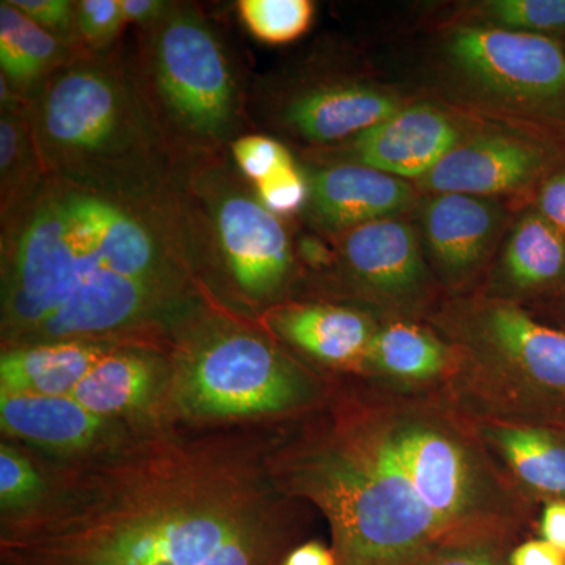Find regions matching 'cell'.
<instances>
[{"label": "cell", "instance_id": "1", "mask_svg": "<svg viewBox=\"0 0 565 565\" xmlns=\"http://www.w3.org/2000/svg\"><path fill=\"white\" fill-rule=\"evenodd\" d=\"M252 424H131L40 463L46 493L0 516V565H282L286 501Z\"/></svg>", "mask_w": 565, "mask_h": 565}, {"label": "cell", "instance_id": "2", "mask_svg": "<svg viewBox=\"0 0 565 565\" xmlns=\"http://www.w3.org/2000/svg\"><path fill=\"white\" fill-rule=\"evenodd\" d=\"M161 189L43 173L7 212L2 349L65 340L162 348L200 313L188 223Z\"/></svg>", "mask_w": 565, "mask_h": 565}, {"label": "cell", "instance_id": "3", "mask_svg": "<svg viewBox=\"0 0 565 565\" xmlns=\"http://www.w3.org/2000/svg\"><path fill=\"white\" fill-rule=\"evenodd\" d=\"M270 465L292 497L332 531L338 565H427L446 527L422 503L379 429L341 424Z\"/></svg>", "mask_w": 565, "mask_h": 565}, {"label": "cell", "instance_id": "4", "mask_svg": "<svg viewBox=\"0 0 565 565\" xmlns=\"http://www.w3.org/2000/svg\"><path fill=\"white\" fill-rule=\"evenodd\" d=\"M28 120L43 173L159 189L158 136L131 82L106 63H62L41 82Z\"/></svg>", "mask_w": 565, "mask_h": 565}, {"label": "cell", "instance_id": "5", "mask_svg": "<svg viewBox=\"0 0 565 565\" xmlns=\"http://www.w3.org/2000/svg\"><path fill=\"white\" fill-rule=\"evenodd\" d=\"M163 419L250 424L302 411L321 386L269 338L243 323L196 316L169 348Z\"/></svg>", "mask_w": 565, "mask_h": 565}, {"label": "cell", "instance_id": "6", "mask_svg": "<svg viewBox=\"0 0 565 565\" xmlns=\"http://www.w3.org/2000/svg\"><path fill=\"white\" fill-rule=\"evenodd\" d=\"M444 61L465 99L479 110L565 143L563 44L463 24L446 35Z\"/></svg>", "mask_w": 565, "mask_h": 565}, {"label": "cell", "instance_id": "7", "mask_svg": "<svg viewBox=\"0 0 565 565\" xmlns=\"http://www.w3.org/2000/svg\"><path fill=\"white\" fill-rule=\"evenodd\" d=\"M151 32L152 84L170 126L193 147L228 140L237 122V90L221 40L188 7H173Z\"/></svg>", "mask_w": 565, "mask_h": 565}, {"label": "cell", "instance_id": "8", "mask_svg": "<svg viewBox=\"0 0 565 565\" xmlns=\"http://www.w3.org/2000/svg\"><path fill=\"white\" fill-rule=\"evenodd\" d=\"M221 170L204 177L199 188L218 259L245 302H273L292 270L288 233L258 196Z\"/></svg>", "mask_w": 565, "mask_h": 565}, {"label": "cell", "instance_id": "9", "mask_svg": "<svg viewBox=\"0 0 565 565\" xmlns=\"http://www.w3.org/2000/svg\"><path fill=\"white\" fill-rule=\"evenodd\" d=\"M565 161V143L516 125L493 126L467 137L418 181L429 193L497 199L527 196Z\"/></svg>", "mask_w": 565, "mask_h": 565}, {"label": "cell", "instance_id": "10", "mask_svg": "<svg viewBox=\"0 0 565 565\" xmlns=\"http://www.w3.org/2000/svg\"><path fill=\"white\" fill-rule=\"evenodd\" d=\"M463 330L489 359L565 408V330L544 326L503 300L471 307Z\"/></svg>", "mask_w": 565, "mask_h": 565}, {"label": "cell", "instance_id": "11", "mask_svg": "<svg viewBox=\"0 0 565 565\" xmlns=\"http://www.w3.org/2000/svg\"><path fill=\"white\" fill-rule=\"evenodd\" d=\"M465 121L434 104L405 106L345 147V162L422 181L467 137Z\"/></svg>", "mask_w": 565, "mask_h": 565}, {"label": "cell", "instance_id": "12", "mask_svg": "<svg viewBox=\"0 0 565 565\" xmlns=\"http://www.w3.org/2000/svg\"><path fill=\"white\" fill-rule=\"evenodd\" d=\"M379 430L422 503L446 530L473 511L478 500L473 465L455 438L423 423Z\"/></svg>", "mask_w": 565, "mask_h": 565}, {"label": "cell", "instance_id": "13", "mask_svg": "<svg viewBox=\"0 0 565 565\" xmlns=\"http://www.w3.org/2000/svg\"><path fill=\"white\" fill-rule=\"evenodd\" d=\"M128 426L95 415L68 396L0 392L3 438L35 446L52 459L90 455Z\"/></svg>", "mask_w": 565, "mask_h": 565}, {"label": "cell", "instance_id": "14", "mask_svg": "<svg viewBox=\"0 0 565 565\" xmlns=\"http://www.w3.org/2000/svg\"><path fill=\"white\" fill-rule=\"evenodd\" d=\"M308 181L305 210L326 232L348 233L366 223L399 217L415 200L408 181L360 163H337Z\"/></svg>", "mask_w": 565, "mask_h": 565}, {"label": "cell", "instance_id": "15", "mask_svg": "<svg viewBox=\"0 0 565 565\" xmlns=\"http://www.w3.org/2000/svg\"><path fill=\"white\" fill-rule=\"evenodd\" d=\"M430 259L445 277H468L489 258L503 233L505 211L497 199L430 193L422 211Z\"/></svg>", "mask_w": 565, "mask_h": 565}, {"label": "cell", "instance_id": "16", "mask_svg": "<svg viewBox=\"0 0 565 565\" xmlns=\"http://www.w3.org/2000/svg\"><path fill=\"white\" fill-rule=\"evenodd\" d=\"M405 107L397 93L359 82L321 85L294 96L282 110L289 131L313 143L359 136Z\"/></svg>", "mask_w": 565, "mask_h": 565}, {"label": "cell", "instance_id": "17", "mask_svg": "<svg viewBox=\"0 0 565 565\" xmlns=\"http://www.w3.org/2000/svg\"><path fill=\"white\" fill-rule=\"evenodd\" d=\"M341 252L363 285L390 299H407L426 282L422 244L415 230L399 217L366 223L344 233Z\"/></svg>", "mask_w": 565, "mask_h": 565}, {"label": "cell", "instance_id": "18", "mask_svg": "<svg viewBox=\"0 0 565 565\" xmlns=\"http://www.w3.org/2000/svg\"><path fill=\"white\" fill-rule=\"evenodd\" d=\"M267 326L294 348L332 366L366 359L377 330L359 311L323 303L277 308L267 315Z\"/></svg>", "mask_w": 565, "mask_h": 565}, {"label": "cell", "instance_id": "19", "mask_svg": "<svg viewBox=\"0 0 565 565\" xmlns=\"http://www.w3.org/2000/svg\"><path fill=\"white\" fill-rule=\"evenodd\" d=\"M115 341L65 340L2 349L0 392L68 396Z\"/></svg>", "mask_w": 565, "mask_h": 565}, {"label": "cell", "instance_id": "20", "mask_svg": "<svg viewBox=\"0 0 565 565\" xmlns=\"http://www.w3.org/2000/svg\"><path fill=\"white\" fill-rule=\"evenodd\" d=\"M501 273L520 292L565 289V234L527 204L505 237Z\"/></svg>", "mask_w": 565, "mask_h": 565}, {"label": "cell", "instance_id": "21", "mask_svg": "<svg viewBox=\"0 0 565 565\" xmlns=\"http://www.w3.org/2000/svg\"><path fill=\"white\" fill-rule=\"evenodd\" d=\"M65 43L11 6L0 3V66L11 87L31 88L62 65Z\"/></svg>", "mask_w": 565, "mask_h": 565}, {"label": "cell", "instance_id": "22", "mask_svg": "<svg viewBox=\"0 0 565 565\" xmlns=\"http://www.w3.org/2000/svg\"><path fill=\"white\" fill-rule=\"evenodd\" d=\"M490 437L526 486L565 500L563 438L535 427H497Z\"/></svg>", "mask_w": 565, "mask_h": 565}, {"label": "cell", "instance_id": "23", "mask_svg": "<svg viewBox=\"0 0 565 565\" xmlns=\"http://www.w3.org/2000/svg\"><path fill=\"white\" fill-rule=\"evenodd\" d=\"M366 360L394 377L426 381L445 370L448 351L426 330L394 322L375 330Z\"/></svg>", "mask_w": 565, "mask_h": 565}, {"label": "cell", "instance_id": "24", "mask_svg": "<svg viewBox=\"0 0 565 565\" xmlns=\"http://www.w3.org/2000/svg\"><path fill=\"white\" fill-rule=\"evenodd\" d=\"M31 126L18 111L2 114L0 121V170H2L3 215L24 200L43 177Z\"/></svg>", "mask_w": 565, "mask_h": 565}, {"label": "cell", "instance_id": "25", "mask_svg": "<svg viewBox=\"0 0 565 565\" xmlns=\"http://www.w3.org/2000/svg\"><path fill=\"white\" fill-rule=\"evenodd\" d=\"M473 10L478 25L564 43L565 0H487Z\"/></svg>", "mask_w": 565, "mask_h": 565}, {"label": "cell", "instance_id": "26", "mask_svg": "<svg viewBox=\"0 0 565 565\" xmlns=\"http://www.w3.org/2000/svg\"><path fill=\"white\" fill-rule=\"evenodd\" d=\"M237 11L252 36L275 46L299 40L315 20L310 0H241Z\"/></svg>", "mask_w": 565, "mask_h": 565}, {"label": "cell", "instance_id": "27", "mask_svg": "<svg viewBox=\"0 0 565 565\" xmlns=\"http://www.w3.org/2000/svg\"><path fill=\"white\" fill-rule=\"evenodd\" d=\"M46 476L40 463L21 449L0 444V516L21 514L35 508L46 493Z\"/></svg>", "mask_w": 565, "mask_h": 565}, {"label": "cell", "instance_id": "28", "mask_svg": "<svg viewBox=\"0 0 565 565\" xmlns=\"http://www.w3.org/2000/svg\"><path fill=\"white\" fill-rule=\"evenodd\" d=\"M232 152L237 169L255 184L297 166L288 148L266 136L239 137L233 141Z\"/></svg>", "mask_w": 565, "mask_h": 565}, {"label": "cell", "instance_id": "29", "mask_svg": "<svg viewBox=\"0 0 565 565\" xmlns=\"http://www.w3.org/2000/svg\"><path fill=\"white\" fill-rule=\"evenodd\" d=\"M121 0H82L76 2V28L82 43L93 52L109 47L120 35L122 24Z\"/></svg>", "mask_w": 565, "mask_h": 565}, {"label": "cell", "instance_id": "30", "mask_svg": "<svg viewBox=\"0 0 565 565\" xmlns=\"http://www.w3.org/2000/svg\"><path fill=\"white\" fill-rule=\"evenodd\" d=\"M255 195L277 217L291 215L307 206L310 181L299 167H291L255 184Z\"/></svg>", "mask_w": 565, "mask_h": 565}, {"label": "cell", "instance_id": "31", "mask_svg": "<svg viewBox=\"0 0 565 565\" xmlns=\"http://www.w3.org/2000/svg\"><path fill=\"white\" fill-rule=\"evenodd\" d=\"M10 3L25 14L29 20L57 36L65 44L74 35H77L76 2H70V0H10Z\"/></svg>", "mask_w": 565, "mask_h": 565}, {"label": "cell", "instance_id": "32", "mask_svg": "<svg viewBox=\"0 0 565 565\" xmlns=\"http://www.w3.org/2000/svg\"><path fill=\"white\" fill-rule=\"evenodd\" d=\"M531 204L565 234V161L542 182Z\"/></svg>", "mask_w": 565, "mask_h": 565}, {"label": "cell", "instance_id": "33", "mask_svg": "<svg viewBox=\"0 0 565 565\" xmlns=\"http://www.w3.org/2000/svg\"><path fill=\"white\" fill-rule=\"evenodd\" d=\"M121 9L126 22L152 29L172 11L173 6L162 0H121Z\"/></svg>", "mask_w": 565, "mask_h": 565}, {"label": "cell", "instance_id": "34", "mask_svg": "<svg viewBox=\"0 0 565 565\" xmlns=\"http://www.w3.org/2000/svg\"><path fill=\"white\" fill-rule=\"evenodd\" d=\"M511 565H565V555L542 539L516 546Z\"/></svg>", "mask_w": 565, "mask_h": 565}, {"label": "cell", "instance_id": "35", "mask_svg": "<svg viewBox=\"0 0 565 565\" xmlns=\"http://www.w3.org/2000/svg\"><path fill=\"white\" fill-rule=\"evenodd\" d=\"M541 534L544 541L565 555V500H555L545 505Z\"/></svg>", "mask_w": 565, "mask_h": 565}, {"label": "cell", "instance_id": "36", "mask_svg": "<svg viewBox=\"0 0 565 565\" xmlns=\"http://www.w3.org/2000/svg\"><path fill=\"white\" fill-rule=\"evenodd\" d=\"M282 565H338L332 548L318 541L303 542L289 553Z\"/></svg>", "mask_w": 565, "mask_h": 565}, {"label": "cell", "instance_id": "37", "mask_svg": "<svg viewBox=\"0 0 565 565\" xmlns=\"http://www.w3.org/2000/svg\"><path fill=\"white\" fill-rule=\"evenodd\" d=\"M427 565H501L493 553L486 548H457L441 553Z\"/></svg>", "mask_w": 565, "mask_h": 565}, {"label": "cell", "instance_id": "38", "mask_svg": "<svg viewBox=\"0 0 565 565\" xmlns=\"http://www.w3.org/2000/svg\"><path fill=\"white\" fill-rule=\"evenodd\" d=\"M563 46H564V50H565V40H564Z\"/></svg>", "mask_w": 565, "mask_h": 565}]
</instances>
